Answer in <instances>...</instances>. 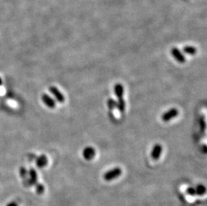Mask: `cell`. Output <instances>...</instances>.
I'll return each mask as SVG.
<instances>
[{
  "label": "cell",
  "instance_id": "6da1fadb",
  "mask_svg": "<svg viewBox=\"0 0 207 206\" xmlns=\"http://www.w3.org/2000/svg\"><path fill=\"white\" fill-rule=\"evenodd\" d=\"M121 174L122 169L120 167H116L105 172L103 175V179L106 181H111L116 179Z\"/></svg>",
  "mask_w": 207,
  "mask_h": 206
},
{
  "label": "cell",
  "instance_id": "7a4b0ae2",
  "mask_svg": "<svg viewBox=\"0 0 207 206\" xmlns=\"http://www.w3.org/2000/svg\"><path fill=\"white\" fill-rule=\"evenodd\" d=\"M179 114L178 110L176 108H172L170 110H167L166 113L162 115V120L164 122H168L171 121L174 118L178 117Z\"/></svg>",
  "mask_w": 207,
  "mask_h": 206
},
{
  "label": "cell",
  "instance_id": "3957f363",
  "mask_svg": "<svg viewBox=\"0 0 207 206\" xmlns=\"http://www.w3.org/2000/svg\"><path fill=\"white\" fill-rule=\"evenodd\" d=\"M49 90H50V93L53 95L56 100H57L58 102H61V103L65 102V96H64V94L62 93L61 91L57 88V87H56L54 86H52L49 88Z\"/></svg>",
  "mask_w": 207,
  "mask_h": 206
},
{
  "label": "cell",
  "instance_id": "277c9868",
  "mask_svg": "<svg viewBox=\"0 0 207 206\" xmlns=\"http://www.w3.org/2000/svg\"><path fill=\"white\" fill-rule=\"evenodd\" d=\"M171 54H172L174 58L178 62L181 63V64H183V63L186 62V57L184 56V55L183 54L182 52L178 48V47H172V50H171Z\"/></svg>",
  "mask_w": 207,
  "mask_h": 206
},
{
  "label": "cell",
  "instance_id": "5b68a950",
  "mask_svg": "<svg viewBox=\"0 0 207 206\" xmlns=\"http://www.w3.org/2000/svg\"><path fill=\"white\" fill-rule=\"evenodd\" d=\"M82 157L87 161L92 160L96 154V150L92 146H87L82 150Z\"/></svg>",
  "mask_w": 207,
  "mask_h": 206
},
{
  "label": "cell",
  "instance_id": "8992f818",
  "mask_svg": "<svg viewBox=\"0 0 207 206\" xmlns=\"http://www.w3.org/2000/svg\"><path fill=\"white\" fill-rule=\"evenodd\" d=\"M162 153V146L160 144H156L152 149L151 152V157L154 160H158L160 159Z\"/></svg>",
  "mask_w": 207,
  "mask_h": 206
},
{
  "label": "cell",
  "instance_id": "52a82bcc",
  "mask_svg": "<svg viewBox=\"0 0 207 206\" xmlns=\"http://www.w3.org/2000/svg\"><path fill=\"white\" fill-rule=\"evenodd\" d=\"M42 100L44 105H46L50 109H54L56 106V101L54 99L51 97L50 95L47 94H44L42 96Z\"/></svg>",
  "mask_w": 207,
  "mask_h": 206
},
{
  "label": "cell",
  "instance_id": "ba28073f",
  "mask_svg": "<svg viewBox=\"0 0 207 206\" xmlns=\"http://www.w3.org/2000/svg\"><path fill=\"white\" fill-rule=\"evenodd\" d=\"M27 184L28 185H35L38 181V174L34 169H30L27 176Z\"/></svg>",
  "mask_w": 207,
  "mask_h": 206
},
{
  "label": "cell",
  "instance_id": "9c48e42d",
  "mask_svg": "<svg viewBox=\"0 0 207 206\" xmlns=\"http://www.w3.org/2000/svg\"><path fill=\"white\" fill-rule=\"evenodd\" d=\"M48 163H49V159H48V157L45 154H41L36 160V164L38 168L45 167L48 165Z\"/></svg>",
  "mask_w": 207,
  "mask_h": 206
},
{
  "label": "cell",
  "instance_id": "30bf717a",
  "mask_svg": "<svg viewBox=\"0 0 207 206\" xmlns=\"http://www.w3.org/2000/svg\"><path fill=\"white\" fill-rule=\"evenodd\" d=\"M114 93L118 98H123L124 94V88L120 83H117L114 86Z\"/></svg>",
  "mask_w": 207,
  "mask_h": 206
},
{
  "label": "cell",
  "instance_id": "8fae6325",
  "mask_svg": "<svg viewBox=\"0 0 207 206\" xmlns=\"http://www.w3.org/2000/svg\"><path fill=\"white\" fill-rule=\"evenodd\" d=\"M183 52H184L186 54L193 56V55L196 54L197 53V49L194 46H187L183 47Z\"/></svg>",
  "mask_w": 207,
  "mask_h": 206
},
{
  "label": "cell",
  "instance_id": "7c38bea8",
  "mask_svg": "<svg viewBox=\"0 0 207 206\" xmlns=\"http://www.w3.org/2000/svg\"><path fill=\"white\" fill-rule=\"evenodd\" d=\"M195 190H196V196H204L206 192V187L202 184H198V185H196V187H195Z\"/></svg>",
  "mask_w": 207,
  "mask_h": 206
},
{
  "label": "cell",
  "instance_id": "4fadbf2b",
  "mask_svg": "<svg viewBox=\"0 0 207 206\" xmlns=\"http://www.w3.org/2000/svg\"><path fill=\"white\" fill-rule=\"evenodd\" d=\"M117 109L120 113L124 112L125 109V102L123 98H118L117 101Z\"/></svg>",
  "mask_w": 207,
  "mask_h": 206
},
{
  "label": "cell",
  "instance_id": "5bb4252c",
  "mask_svg": "<svg viewBox=\"0 0 207 206\" xmlns=\"http://www.w3.org/2000/svg\"><path fill=\"white\" fill-rule=\"evenodd\" d=\"M107 106L110 110H113L115 109H117V102L113 98H109L107 100Z\"/></svg>",
  "mask_w": 207,
  "mask_h": 206
},
{
  "label": "cell",
  "instance_id": "9a60e30c",
  "mask_svg": "<svg viewBox=\"0 0 207 206\" xmlns=\"http://www.w3.org/2000/svg\"><path fill=\"white\" fill-rule=\"evenodd\" d=\"M36 192L38 194V195H42V194L44 192V186L42 183H36Z\"/></svg>",
  "mask_w": 207,
  "mask_h": 206
},
{
  "label": "cell",
  "instance_id": "2e32d148",
  "mask_svg": "<svg viewBox=\"0 0 207 206\" xmlns=\"http://www.w3.org/2000/svg\"><path fill=\"white\" fill-rule=\"evenodd\" d=\"M19 174H20V176L21 177H22V179H27V176H28V171H27V170L24 168L22 167L19 169Z\"/></svg>",
  "mask_w": 207,
  "mask_h": 206
},
{
  "label": "cell",
  "instance_id": "e0dca14e",
  "mask_svg": "<svg viewBox=\"0 0 207 206\" xmlns=\"http://www.w3.org/2000/svg\"><path fill=\"white\" fill-rule=\"evenodd\" d=\"M199 126H200V129L201 132H204L205 130L206 129V122L205 120L204 117H202L200 118V121H199Z\"/></svg>",
  "mask_w": 207,
  "mask_h": 206
},
{
  "label": "cell",
  "instance_id": "ac0fdd59",
  "mask_svg": "<svg viewBox=\"0 0 207 206\" xmlns=\"http://www.w3.org/2000/svg\"><path fill=\"white\" fill-rule=\"evenodd\" d=\"M186 192L190 196H196V190H195V187H187Z\"/></svg>",
  "mask_w": 207,
  "mask_h": 206
},
{
  "label": "cell",
  "instance_id": "d6986e66",
  "mask_svg": "<svg viewBox=\"0 0 207 206\" xmlns=\"http://www.w3.org/2000/svg\"><path fill=\"white\" fill-rule=\"evenodd\" d=\"M6 206H18V204L15 201H11L7 204Z\"/></svg>",
  "mask_w": 207,
  "mask_h": 206
},
{
  "label": "cell",
  "instance_id": "ffe728a7",
  "mask_svg": "<svg viewBox=\"0 0 207 206\" xmlns=\"http://www.w3.org/2000/svg\"><path fill=\"white\" fill-rule=\"evenodd\" d=\"M203 150H203V151H204V153H206V146L205 145L204 146H203Z\"/></svg>",
  "mask_w": 207,
  "mask_h": 206
},
{
  "label": "cell",
  "instance_id": "44dd1931",
  "mask_svg": "<svg viewBox=\"0 0 207 206\" xmlns=\"http://www.w3.org/2000/svg\"><path fill=\"white\" fill-rule=\"evenodd\" d=\"M2 79L1 77H0V86L2 85Z\"/></svg>",
  "mask_w": 207,
  "mask_h": 206
}]
</instances>
